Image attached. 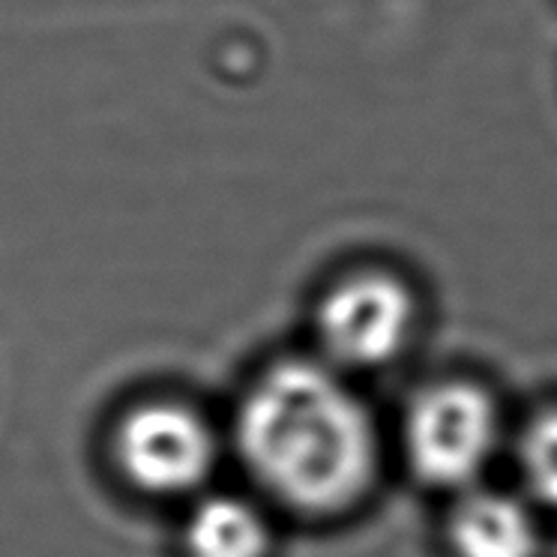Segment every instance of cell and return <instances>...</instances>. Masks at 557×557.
<instances>
[{
	"label": "cell",
	"instance_id": "cell-1",
	"mask_svg": "<svg viewBox=\"0 0 557 557\" xmlns=\"http://www.w3.org/2000/svg\"><path fill=\"white\" fill-rule=\"evenodd\" d=\"M231 444L270 500L304 516L357 504L377 468L375 425L336 366L288 357L243 393Z\"/></svg>",
	"mask_w": 557,
	"mask_h": 557
},
{
	"label": "cell",
	"instance_id": "cell-2",
	"mask_svg": "<svg viewBox=\"0 0 557 557\" xmlns=\"http://www.w3.org/2000/svg\"><path fill=\"white\" fill-rule=\"evenodd\" d=\"M222 437L201 408L183 399H141L111 432L123 483L150 497H198L210 488Z\"/></svg>",
	"mask_w": 557,
	"mask_h": 557
},
{
	"label": "cell",
	"instance_id": "cell-3",
	"mask_svg": "<svg viewBox=\"0 0 557 557\" xmlns=\"http://www.w3.org/2000/svg\"><path fill=\"white\" fill-rule=\"evenodd\" d=\"M500 441L495 401L473 384H437L413 399L405 420L408 461L435 488H476Z\"/></svg>",
	"mask_w": 557,
	"mask_h": 557
},
{
	"label": "cell",
	"instance_id": "cell-4",
	"mask_svg": "<svg viewBox=\"0 0 557 557\" xmlns=\"http://www.w3.org/2000/svg\"><path fill=\"white\" fill-rule=\"evenodd\" d=\"M318 342L336 369H377L396 360L413 330V297L387 273H357L318 306Z\"/></svg>",
	"mask_w": 557,
	"mask_h": 557
},
{
	"label": "cell",
	"instance_id": "cell-5",
	"mask_svg": "<svg viewBox=\"0 0 557 557\" xmlns=\"http://www.w3.org/2000/svg\"><path fill=\"white\" fill-rule=\"evenodd\" d=\"M459 557H536L540 524L528 504L495 488H468L449 519Z\"/></svg>",
	"mask_w": 557,
	"mask_h": 557
},
{
	"label": "cell",
	"instance_id": "cell-6",
	"mask_svg": "<svg viewBox=\"0 0 557 557\" xmlns=\"http://www.w3.org/2000/svg\"><path fill=\"white\" fill-rule=\"evenodd\" d=\"M186 557H267L273 531L267 512L237 492H201L183 519Z\"/></svg>",
	"mask_w": 557,
	"mask_h": 557
},
{
	"label": "cell",
	"instance_id": "cell-7",
	"mask_svg": "<svg viewBox=\"0 0 557 557\" xmlns=\"http://www.w3.org/2000/svg\"><path fill=\"white\" fill-rule=\"evenodd\" d=\"M519 468L528 492L557 509V408L540 413L519 441Z\"/></svg>",
	"mask_w": 557,
	"mask_h": 557
}]
</instances>
